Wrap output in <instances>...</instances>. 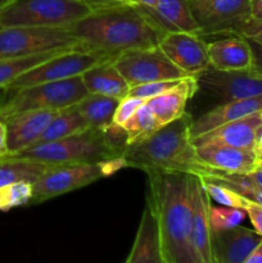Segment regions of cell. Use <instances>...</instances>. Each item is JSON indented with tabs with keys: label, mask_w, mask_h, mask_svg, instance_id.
Returning a JSON list of instances; mask_svg holds the SVG:
<instances>
[{
	"label": "cell",
	"mask_w": 262,
	"mask_h": 263,
	"mask_svg": "<svg viewBox=\"0 0 262 263\" xmlns=\"http://www.w3.org/2000/svg\"><path fill=\"white\" fill-rule=\"evenodd\" d=\"M146 198L158 218L164 263H200L192 240V175L148 171Z\"/></svg>",
	"instance_id": "1"
},
{
	"label": "cell",
	"mask_w": 262,
	"mask_h": 263,
	"mask_svg": "<svg viewBox=\"0 0 262 263\" xmlns=\"http://www.w3.org/2000/svg\"><path fill=\"white\" fill-rule=\"evenodd\" d=\"M67 28L86 50L113 57L131 49L157 48L163 36L130 4L90 12Z\"/></svg>",
	"instance_id": "2"
},
{
	"label": "cell",
	"mask_w": 262,
	"mask_h": 263,
	"mask_svg": "<svg viewBox=\"0 0 262 263\" xmlns=\"http://www.w3.org/2000/svg\"><path fill=\"white\" fill-rule=\"evenodd\" d=\"M193 118L181 117L159 127L149 138L130 144L123 152L126 167L144 172H185L205 179L212 168L200 162L192 138Z\"/></svg>",
	"instance_id": "3"
},
{
	"label": "cell",
	"mask_w": 262,
	"mask_h": 263,
	"mask_svg": "<svg viewBox=\"0 0 262 263\" xmlns=\"http://www.w3.org/2000/svg\"><path fill=\"white\" fill-rule=\"evenodd\" d=\"M121 156L123 154L108 144L103 131L89 127L81 133L50 143L38 144L8 157L46 164H76L100 163Z\"/></svg>",
	"instance_id": "4"
},
{
	"label": "cell",
	"mask_w": 262,
	"mask_h": 263,
	"mask_svg": "<svg viewBox=\"0 0 262 263\" xmlns=\"http://www.w3.org/2000/svg\"><path fill=\"white\" fill-rule=\"evenodd\" d=\"M85 95L87 90L81 76L18 90L4 89L0 95V120L28 110H62L76 105Z\"/></svg>",
	"instance_id": "5"
},
{
	"label": "cell",
	"mask_w": 262,
	"mask_h": 263,
	"mask_svg": "<svg viewBox=\"0 0 262 263\" xmlns=\"http://www.w3.org/2000/svg\"><path fill=\"white\" fill-rule=\"evenodd\" d=\"M123 167H126L123 156L100 163L51 164L33 181L31 204H39L94 184L99 179L116 174Z\"/></svg>",
	"instance_id": "6"
},
{
	"label": "cell",
	"mask_w": 262,
	"mask_h": 263,
	"mask_svg": "<svg viewBox=\"0 0 262 263\" xmlns=\"http://www.w3.org/2000/svg\"><path fill=\"white\" fill-rule=\"evenodd\" d=\"M54 50H86L67 27L13 26L0 28V59Z\"/></svg>",
	"instance_id": "7"
},
{
	"label": "cell",
	"mask_w": 262,
	"mask_h": 263,
	"mask_svg": "<svg viewBox=\"0 0 262 263\" xmlns=\"http://www.w3.org/2000/svg\"><path fill=\"white\" fill-rule=\"evenodd\" d=\"M90 12L80 0H13L0 10V28L13 26L67 27Z\"/></svg>",
	"instance_id": "8"
},
{
	"label": "cell",
	"mask_w": 262,
	"mask_h": 263,
	"mask_svg": "<svg viewBox=\"0 0 262 263\" xmlns=\"http://www.w3.org/2000/svg\"><path fill=\"white\" fill-rule=\"evenodd\" d=\"M113 63L130 85V89L146 82L181 80L189 76L175 66L159 46L122 51L116 57Z\"/></svg>",
	"instance_id": "9"
},
{
	"label": "cell",
	"mask_w": 262,
	"mask_h": 263,
	"mask_svg": "<svg viewBox=\"0 0 262 263\" xmlns=\"http://www.w3.org/2000/svg\"><path fill=\"white\" fill-rule=\"evenodd\" d=\"M112 58H116V57L95 50L66 51L39 64L31 71L26 72L5 89L18 90L33 86V85L62 81V80L81 76L86 69L91 68L95 64Z\"/></svg>",
	"instance_id": "10"
},
{
	"label": "cell",
	"mask_w": 262,
	"mask_h": 263,
	"mask_svg": "<svg viewBox=\"0 0 262 263\" xmlns=\"http://www.w3.org/2000/svg\"><path fill=\"white\" fill-rule=\"evenodd\" d=\"M202 36L238 35L248 22L251 0H189Z\"/></svg>",
	"instance_id": "11"
},
{
	"label": "cell",
	"mask_w": 262,
	"mask_h": 263,
	"mask_svg": "<svg viewBox=\"0 0 262 263\" xmlns=\"http://www.w3.org/2000/svg\"><path fill=\"white\" fill-rule=\"evenodd\" d=\"M199 87L222 102L262 95V74L256 69L218 71L208 68L197 76Z\"/></svg>",
	"instance_id": "12"
},
{
	"label": "cell",
	"mask_w": 262,
	"mask_h": 263,
	"mask_svg": "<svg viewBox=\"0 0 262 263\" xmlns=\"http://www.w3.org/2000/svg\"><path fill=\"white\" fill-rule=\"evenodd\" d=\"M159 48L176 67L189 76L200 74L211 68L207 43L203 36L188 32H166L159 40Z\"/></svg>",
	"instance_id": "13"
},
{
	"label": "cell",
	"mask_w": 262,
	"mask_h": 263,
	"mask_svg": "<svg viewBox=\"0 0 262 263\" xmlns=\"http://www.w3.org/2000/svg\"><path fill=\"white\" fill-rule=\"evenodd\" d=\"M136 8L161 33L188 32L202 36L189 0H157L152 7L139 5Z\"/></svg>",
	"instance_id": "14"
},
{
	"label": "cell",
	"mask_w": 262,
	"mask_h": 263,
	"mask_svg": "<svg viewBox=\"0 0 262 263\" xmlns=\"http://www.w3.org/2000/svg\"><path fill=\"white\" fill-rule=\"evenodd\" d=\"M261 127L262 112H258L240 120L226 122L197 138H193V144L195 146L207 145V144L226 145L254 152L256 139Z\"/></svg>",
	"instance_id": "15"
},
{
	"label": "cell",
	"mask_w": 262,
	"mask_h": 263,
	"mask_svg": "<svg viewBox=\"0 0 262 263\" xmlns=\"http://www.w3.org/2000/svg\"><path fill=\"white\" fill-rule=\"evenodd\" d=\"M262 236L254 230L238 225L211 231V253L213 263H246Z\"/></svg>",
	"instance_id": "16"
},
{
	"label": "cell",
	"mask_w": 262,
	"mask_h": 263,
	"mask_svg": "<svg viewBox=\"0 0 262 263\" xmlns=\"http://www.w3.org/2000/svg\"><path fill=\"white\" fill-rule=\"evenodd\" d=\"M211 198L203 180L192 175V240L200 263H213L211 253Z\"/></svg>",
	"instance_id": "17"
},
{
	"label": "cell",
	"mask_w": 262,
	"mask_h": 263,
	"mask_svg": "<svg viewBox=\"0 0 262 263\" xmlns=\"http://www.w3.org/2000/svg\"><path fill=\"white\" fill-rule=\"evenodd\" d=\"M59 110H28L5 118L9 154L31 148Z\"/></svg>",
	"instance_id": "18"
},
{
	"label": "cell",
	"mask_w": 262,
	"mask_h": 263,
	"mask_svg": "<svg viewBox=\"0 0 262 263\" xmlns=\"http://www.w3.org/2000/svg\"><path fill=\"white\" fill-rule=\"evenodd\" d=\"M195 148L198 158L203 164L223 174L247 175L258 168V161L252 151L213 144Z\"/></svg>",
	"instance_id": "19"
},
{
	"label": "cell",
	"mask_w": 262,
	"mask_h": 263,
	"mask_svg": "<svg viewBox=\"0 0 262 263\" xmlns=\"http://www.w3.org/2000/svg\"><path fill=\"white\" fill-rule=\"evenodd\" d=\"M126 263H164L158 218L148 198Z\"/></svg>",
	"instance_id": "20"
},
{
	"label": "cell",
	"mask_w": 262,
	"mask_h": 263,
	"mask_svg": "<svg viewBox=\"0 0 262 263\" xmlns=\"http://www.w3.org/2000/svg\"><path fill=\"white\" fill-rule=\"evenodd\" d=\"M211 68L218 71L251 69L254 66V53L252 44L243 36L228 35L207 44Z\"/></svg>",
	"instance_id": "21"
},
{
	"label": "cell",
	"mask_w": 262,
	"mask_h": 263,
	"mask_svg": "<svg viewBox=\"0 0 262 263\" xmlns=\"http://www.w3.org/2000/svg\"><path fill=\"white\" fill-rule=\"evenodd\" d=\"M262 112V95L247 99L222 102L192 122V138L202 135L212 128L218 127L230 121L240 120L247 116Z\"/></svg>",
	"instance_id": "22"
},
{
	"label": "cell",
	"mask_w": 262,
	"mask_h": 263,
	"mask_svg": "<svg viewBox=\"0 0 262 263\" xmlns=\"http://www.w3.org/2000/svg\"><path fill=\"white\" fill-rule=\"evenodd\" d=\"M199 89L195 76H188L180 80L179 84L163 94L146 100V104L153 112L159 127L181 117L185 113L186 103Z\"/></svg>",
	"instance_id": "23"
},
{
	"label": "cell",
	"mask_w": 262,
	"mask_h": 263,
	"mask_svg": "<svg viewBox=\"0 0 262 263\" xmlns=\"http://www.w3.org/2000/svg\"><path fill=\"white\" fill-rule=\"evenodd\" d=\"M113 61L115 58L100 62L81 74L82 82L87 92L102 94L120 100L127 97L130 85L116 68Z\"/></svg>",
	"instance_id": "24"
},
{
	"label": "cell",
	"mask_w": 262,
	"mask_h": 263,
	"mask_svg": "<svg viewBox=\"0 0 262 263\" xmlns=\"http://www.w3.org/2000/svg\"><path fill=\"white\" fill-rule=\"evenodd\" d=\"M120 99L105 97L102 94L85 95L76 104V108L87 122L89 127L103 131L113 122L117 105Z\"/></svg>",
	"instance_id": "25"
},
{
	"label": "cell",
	"mask_w": 262,
	"mask_h": 263,
	"mask_svg": "<svg viewBox=\"0 0 262 263\" xmlns=\"http://www.w3.org/2000/svg\"><path fill=\"white\" fill-rule=\"evenodd\" d=\"M86 128H89L87 122L82 117L81 113L79 112L76 105H72V107L59 110L54 116L53 120L49 122V125L46 126L43 134L39 136L33 145L59 140V139L67 138V136L73 135V134L81 133Z\"/></svg>",
	"instance_id": "26"
},
{
	"label": "cell",
	"mask_w": 262,
	"mask_h": 263,
	"mask_svg": "<svg viewBox=\"0 0 262 263\" xmlns=\"http://www.w3.org/2000/svg\"><path fill=\"white\" fill-rule=\"evenodd\" d=\"M66 51L69 50H54L48 51V53L33 54V55L0 59V90H4L18 77L38 67L39 64L44 63L48 59L59 55V54L66 53Z\"/></svg>",
	"instance_id": "27"
},
{
	"label": "cell",
	"mask_w": 262,
	"mask_h": 263,
	"mask_svg": "<svg viewBox=\"0 0 262 263\" xmlns=\"http://www.w3.org/2000/svg\"><path fill=\"white\" fill-rule=\"evenodd\" d=\"M51 164L39 162L15 159L12 157L0 158V186L18 180H28L33 182Z\"/></svg>",
	"instance_id": "28"
},
{
	"label": "cell",
	"mask_w": 262,
	"mask_h": 263,
	"mask_svg": "<svg viewBox=\"0 0 262 263\" xmlns=\"http://www.w3.org/2000/svg\"><path fill=\"white\" fill-rule=\"evenodd\" d=\"M123 127L127 133V141L128 145H130V144L139 143V141L149 138L152 134L158 130L159 125L154 117L153 112L145 102L131 116L130 120L123 125Z\"/></svg>",
	"instance_id": "29"
},
{
	"label": "cell",
	"mask_w": 262,
	"mask_h": 263,
	"mask_svg": "<svg viewBox=\"0 0 262 263\" xmlns=\"http://www.w3.org/2000/svg\"><path fill=\"white\" fill-rule=\"evenodd\" d=\"M33 182L18 180L0 186V212H8L15 207L31 204Z\"/></svg>",
	"instance_id": "30"
},
{
	"label": "cell",
	"mask_w": 262,
	"mask_h": 263,
	"mask_svg": "<svg viewBox=\"0 0 262 263\" xmlns=\"http://www.w3.org/2000/svg\"><path fill=\"white\" fill-rule=\"evenodd\" d=\"M203 185H204V189L207 190L211 200H215L221 205L239 208V210H243L246 205L247 198L231 189L228 185L216 181H208V180H203Z\"/></svg>",
	"instance_id": "31"
},
{
	"label": "cell",
	"mask_w": 262,
	"mask_h": 263,
	"mask_svg": "<svg viewBox=\"0 0 262 263\" xmlns=\"http://www.w3.org/2000/svg\"><path fill=\"white\" fill-rule=\"evenodd\" d=\"M246 211L234 207H213L210 208V223L211 230H222V229L235 228L240 225L246 218Z\"/></svg>",
	"instance_id": "32"
},
{
	"label": "cell",
	"mask_w": 262,
	"mask_h": 263,
	"mask_svg": "<svg viewBox=\"0 0 262 263\" xmlns=\"http://www.w3.org/2000/svg\"><path fill=\"white\" fill-rule=\"evenodd\" d=\"M179 81L180 80H163V81H153L136 85V86L131 87L127 97H135L146 102V100L152 99L154 97H158V95L163 94L167 90L172 89L175 85L179 84Z\"/></svg>",
	"instance_id": "33"
},
{
	"label": "cell",
	"mask_w": 262,
	"mask_h": 263,
	"mask_svg": "<svg viewBox=\"0 0 262 263\" xmlns=\"http://www.w3.org/2000/svg\"><path fill=\"white\" fill-rule=\"evenodd\" d=\"M144 103H145V100L139 99V98L135 97H126L121 99L117 105V109L115 112V116H113V122L120 126H123L130 120L131 116L138 110V108L143 105Z\"/></svg>",
	"instance_id": "34"
},
{
	"label": "cell",
	"mask_w": 262,
	"mask_h": 263,
	"mask_svg": "<svg viewBox=\"0 0 262 263\" xmlns=\"http://www.w3.org/2000/svg\"><path fill=\"white\" fill-rule=\"evenodd\" d=\"M239 36L246 37L252 45L257 46L262 50V20L251 17L248 22L241 27Z\"/></svg>",
	"instance_id": "35"
},
{
	"label": "cell",
	"mask_w": 262,
	"mask_h": 263,
	"mask_svg": "<svg viewBox=\"0 0 262 263\" xmlns=\"http://www.w3.org/2000/svg\"><path fill=\"white\" fill-rule=\"evenodd\" d=\"M243 211H246V213L248 215L254 231L262 236V205L253 200L247 199Z\"/></svg>",
	"instance_id": "36"
},
{
	"label": "cell",
	"mask_w": 262,
	"mask_h": 263,
	"mask_svg": "<svg viewBox=\"0 0 262 263\" xmlns=\"http://www.w3.org/2000/svg\"><path fill=\"white\" fill-rule=\"evenodd\" d=\"M80 2L84 3V4L91 10V12H94V10L108 9V8H115V7H120V5L127 4L126 0H80Z\"/></svg>",
	"instance_id": "37"
},
{
	"label": "cell",
	"mask_w": 262,
	"mask_h": 263,
	"mask_svg": "<svg viewBox=\"0 0 262 263\" xmlns=\"http://www.w3.org/2000/svg\"><path fill=\"white\" fill-rule=\"evenodd\" d=\"M9 154V149H8V133H7V125L4 121L0 120V158Z\"/></svg>",
	"instance_id": "38"
},
{
	"label": "cell",
	"mask_w": 262,
	"mask_h": 263,
	"mask_svg": "<svg viewBox=\"0 0 262 263\" xmlns=\"http://www.w3.org/2000/svg\"><path fill=\"white\" fill-rule=\"evenodd\" d=\"M246 263H262V240L252 251V253L249 254Z\"/></svg>",
	"instance_id": "39"
},
{
	"label": "cell",
	"mask_w": 262,
	"mask_h": 263,
	"mask_svg": "<svg viewBox=\"0 0 262 263\" xmlns=\"http://www.w3.org/2000/svg\"><path fill=\"white\" fill-rule=\"evenodd\" d=\"M251 14L253 18L262 20V0H251Z\"/></svg>",
	"instance_id": "40"
},
{
	"label": "cell",
	"mask_w": 262,
	"mask_h": 263,
	"mask_svg": "<svg viewBox=\"0 0 262 263\" xmlns=\"http://www.w3.org/2000/svg\"><path fill=\"white\" fill-rule=\"evenodd\" d=\"M253 48V45H252ZM253 53H254V66L253 69H256L258 73L262 74V50L259 48H253Z\"/></svg>",
	"instance_id": "41"
},
{
	"label": "cell",
	"mask_w": 262,
	"mask_h": 263,
	"mask_svg": "<svg viewBox=\"0 0 262 263\" xmlns=\"http://www.w3.org/2000/svg\"><path fill=\"white\" fill-rule=\"evenodd\" d=\"M254 154L257 157V161L262 162V127L259 130L256 139V145H254Z\"/></svg>",
	"instance_id": "42"
},
{
	"label": "cell",
	"mask_w": 262,
	"mask_h": 263,
	"mask_svg": "<svg viewBox=\"0 0 262 263\" xmlns=\"http://www.w3.org/2000/svg\"><path fill=\"white\" fill-rule=\"evenodd\" d=\"M249 176V179L254 182L256 185H258L259 187H262V168L258 166V168L254 170L251 174H247Z\"/></svg>",
	"instance_id": "43"
},
{
	"label": "cell",
	"mask_w": 262,
	"mask_h": 263,
	"mask_svg": "<svg viewBox=\"0 0 262 263\" xmlns=\"http://www.w3.org/2000/svg\"><path fill=\"white\" fill-rule=\"evenodd\" d=\"M157 0H126V3L134 7H139V5H145V7H152Z\"/></svg>",
	"instance_id": "44"
},
{
	"label": "cell",
	"mask_w": 262,
	"mask_h": 263,
	"mask_svg": "<svg viewBox=\"0 0 262 263\" xmlns=\"http://www.w3.org/2000/svg\"><path fill=\"white\" fill-rule=\"evenodd\" d=\"M12 2L13 0H0V10L4 9V8L7 7V5H9Z\"/></svg>",
	"instance_id": "45"
},
{
	"label": "cell",
	"mask_w": 262,
	"mask_h": 263,
	"mask_svg": "<svg viewBox=\"0 0 262 263\" xmlns=\"http://www.w3.org/2000/svg\"><path fill=\"white\" fill-rule=\"evenodd\" d=\"M258 166L261 167V168H262V162H258Z\"/></svg>",
	"instance_id": "46"
}]
</instances>
